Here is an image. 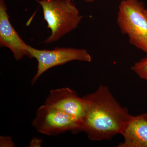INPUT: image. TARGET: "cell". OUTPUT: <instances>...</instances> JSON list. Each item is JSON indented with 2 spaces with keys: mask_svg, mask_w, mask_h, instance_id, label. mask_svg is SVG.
I'll return each instance as SVG.
<instances>
[{
  "mask_svg": "<svg viewBox=\"0 0 147 147\" xmlns=\"http://www.w3.org/2000/svg\"><path fill=\"white\" fill-rule=\"evenodd\" d=\"M0 45L10 49L16 61L28 55L27 45L12 26L4 0H0Z\"/></svg>",
  "mask_w": 147,
  "mask_h": 147,
  "instance_id": "cell-7",
  "label": "cell"
},
{
  "mask_svg": "<svg viewBox=\"0 0 147 147\" xmlns=\"http://www.w3.org/2000/svg\"><path fill=\"white\" fill-rule=\"evenodd\" d=\"M84 97L86 109L76 133L84 132L94 141L110 140L121 134L131 115L116 100L108 87L100 85Z\"/></svg>",
  "mask_w": 147,
  "mask_h": 147,
  "instance_id": "cell-1",
  "label": "cell"
},
{
  "mask_svg": "<svg viewBox=\"0 0 147 147\" xmlns=\"http://www.w3.org/2000/svg\"><path fill=\"white\" fill-rule=\"evenodd\" d=\"M11 139L9 137H1V147H12L14 146Z\"/></svg>",
  "mask_w": 147,
  "mask_h": 147,
  "instance_id": "cell-10",
  "label": "cell"
},
{
  "mask_svg": "<svg viewBox=\"0 0 147 147\" xmlns=\"http://www.w3.org/2000/svg\"><path fill=\"white\" fill-rule=\"evenodd\" d=\"M79 125L80 121L75 118L45 104L38 108L32 123L39 133L51 136L67 131L76 133Z\"/></svg>",
  "mask_w": 147,
  "mask_h": 147,
  "instance_id": "cell-5",
  "label": "cell"
},
{
  "mask_svg": "<svg viewBox=\"0 0 147 147\" xmlns=\"http://www.w3.org/2000/svg\"><path fill=\"white\" fill-rule=\"evenodd\" d=\"M131 69L141 79L147 81V56L135 63Z\"/></svg>",
  "mask_w": 147,
  "mask_h": 147,
  "instance_id": "cell-9",
  "label": "cell"
},
{
  "mask_svg": "<svg viewBox=\"0 0 147 147\" xmlns=\"http://www.w3.org/2000/svg\"><path fill=\"white\" fill-rule=\"evenodd\" d=\"M44 104L72 116L80 123L85 115L87 105L84 97H79L75 91L68 88L51 90Z\"/></svg>",
  "mask_w": 147,
  "mask_h": 147,
  "instance_id": "cell-6",
  "label": "cell"
},
{
  "mask_svg": "<svg viewBox=\"0 0 147 147\" xmlns=\"http://www.w3.org/2000/svg\"><path fill=\"white\" fill-rule=\"evenodd\" d=\"M42 7L44 19L51 30L50 36L43 42H56L78 27L82 16L69 0L37 1Z\"/></svg>",
  "mask_w": 147,
  "mask_h": 147,
  "instance_id": "cell-2",
  "label": "cell"
},
{
  "mask_svg": "<svg viewBox=\"0 0 147 147\" xmlns=\"http://www.w3.org/2000/svg\"><path fill=\"white\" fill-rule=\"evenodd\" d=\"M69 1H71V0H69ZM85 2L87 3H91L93 2L95 0H84Z\"/></svg>",
  "mask_w": 147,
  "mask_h": 147,
  "instance_id": "cell-11",
  "label": "cell"
},
{
  "mask_svg": "<svg viewBox=\"0 0 147 147\" xmlns=\"http://www.w3.org/2000/svg\"><path fill=\"white\" fill-rule=\"evenodd\" d=\"M28 57L34 58L38 62L37 70L32 79L31 84L34 85L44 72L57 66L62 65L74 61L90 62L92 58L88 51L84 49L56 48L53 50H38L28 45Z\"/></svg>",
  "mask_w": 147,
  "mask_h": 147,
  "instance_id": "cell-4",
  "label": "cell"
},
{
  "mask_svg": "<svg viewBox=\"0 0 147 147\" xmlns=\"http://www.w3.org/2000/svg\"><path fill=\"white\" fill-rule=\"evenodd\" d=\"M117 23L129 43L147 55V9L144 3L138 0H122Z\"/></svg>",
  "mask_w": 147,
  "mask_h": 147,
  "instance_id": "cell-3",
  "label": "cell"
},
{
  "mask_svg": "<svg viewBox=\"0 0 147 147\" xmlns=\"http://www.w3.org/2000/svg\"><path fill=\"white\" fill-rule=\"evenodd\" d=\"M120 134L124 141L118 147H147V113L130 116Z\"/></svg>",
  "mask_w": 147,
  "mask_h": 147,
  "instance_id": "cell-8",
  "label": "cell"
}]
</instances>
